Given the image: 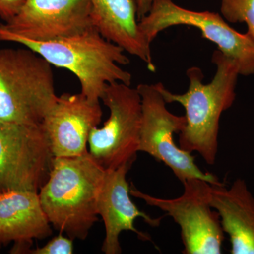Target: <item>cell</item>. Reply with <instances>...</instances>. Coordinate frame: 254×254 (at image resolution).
<instances>
[{
	"mask_svg": "<svg viewBox=\"0 0 254 254\" xmlns=\"http://www.w3.org/2000/svg\"><path fill=\"white\" fill-rule=\"evenodd\" d=\"M101 100L110 117L90 133L88 153L103 170L133 164L139 151L141 99L137 88L115 82L105 88Z\"/></svg>",
	"mask_w": 254,
	"mask_h": 254,
	"instance_id": "cell-5",
	"label": "cell"
},
{
	"mask_svg": "<svg viewBox=\"0 0 254 254\" xmlns=\"http://www.w3.org/2000/svg\"><path fill=\"white\" fill-rule=\"evenodd\" d=\"M90 0H26L6 31L30 41L48 42L93 27Z\"/></svg>",
	"mask_w": 254,
	"mask_h": 254,
	"instance_id": "cell-10",
	"label": "cell"
},
{
	"mask_svg": "<svg viewBox=\"0 0 254 254\" xmlns=\"http://www.w3.org/2000/svg\"><path fill=\"white\" fill-rule=\"evenodd\" d=\"M212 62L216 66V72L209 83H203V73L200 68L193 66L187 70L190 86L183 94L171 93L163 83H158L167 104L180 103L186 113V125L179 133V146L190 153H199L208 165L216 161L220 117L233 105L240 76L235 60L220 50L214 51Z\"/></svg>",
	"mask_w": 254,
	"mask_h": 254,
	"instance_id": "cell-1",
	"label": "cell"
},
{
	"mask_svg": "<svg viewBox=\"0 0 254 254\" xmlns=\"http://www.w3.org/2000/svg\"><path fill=\"white\" fill-rule=\"evenodd\" d=\"M100 103L90 101L81 93H64L46 115L42 125L55 158H69L88 151L90 133L101 123Z\"/></svg>",
	"mask_w": 254,
	"mask_h": 254,
	"instance_id": "cell-11",
	"label": "cell"
},
{
	"mask_svg": "<svg viewBox=\"0 0 254 254\" xmlns=\"http://www.w3.org/2000/svg\"><path fill=\"white\" fill-rule=\"evenodd\" d=\"M136 88L141 96L142 110L139 151L165 163L182 183L190 178L200 179L212 185L222 183L215 175L200 170L195 165V157L175 143L174 134L185 128L186 118L169 111L158 83H141Z\"/></svg>",
	"mask_w": 254,
	"mask_h": 254,
	"instance_id": "cell-7",
	"label": "cell"
},
{
	"mask_svg": "<svg viewBox=\"0 0 254 254\" xmlns=\"http://www.w3.org/2000/svg\"><path fill=\"white\" fill-rule=\"evenodd\" d=\"M136 5L138 21L149 12L153 0H133Z\"/></svg>",
	"mask_w": 254,
	"mask_h": 254,
	"instance_id": "cell-19",
	"label": "cell"
},
{
	"mask_svg": "<svg viewBox=\"0 0 254 254\" xmlns=\"http://www.w3.org/2000/svg\"><path fill=\"white\" fill-rule=\"evenodd\" d=\"M52 234L38 192L13 190L0 193V245L14 242L11 253H22L28 252L33 240L46 239Z\"/></svg>",
	"mask_w": 254,
	"mask_h": 254,
	"instance_id": "cell-13",
	"label": "cell"
},
{
	"mask_svg": "<svg viewBox=\"0 0 254 254\" xmlns=\"http://www.w3.org/2000/svg\"><path fill=\"white\" fill-rule=\"evenodd\" d=\"M105 170L88 151L54 158L49 177L38 194L51 225L74 240H86L98 221V196Z\"/></svg>",
	"mask_w": 254,
	"mask_h": 254,
	"instance_id": "cell-3",
	"label": "cell"
},
{
	"mask_svg": "<svg viewBox=\"0 0 254 254\" xmlns=\"http://www.w3.org/2000/svg\"><path fill=\"white\" fill-rule=\"evenodd\" d=\"M183 194L175 198H158L143 193L133 185L130 194L163 210L180 227L185 254H222L225 232L220 215L210 204L211 184L198 178L184 182Z\"/></svg>",
	"mask_w": 254,
	"mask_h": 254,
	"instance_id": "cell-6",
	"label": "cell"
},
{
	"mask_svg": "<svg viewBox=\"0 0 254 254\" xmlns=\"http://www.w3.org/2000/svg\"><path fill=\"white\" fill-rule=\"evenodd\" d=\"M54 158L42 123L0 120V193L39 192L49 177Z\"/></svg>",
	"mask_w": 254,
	"mask_h": 254,
	"instance_id": "cell-8",
	"label": "cell"
},
{
	"mask_svg": "<svg viewBox=\"0 0 254 254\" xmlns=\"http://www.w3.org/2000/svg\"><path fill=\"white\" fill-rule=\"evenodd\" d=\"M220 11L228 22L246 23V33L254 42V0H221Z\"/></svg>",
	"mask_w": 254,
	"mask_h": 254,
	"instance_id": "cell-16",
	"label": "cell"
},
{
	"mask_svg": "<svg viewBox=\"0 0 254 254\" xmlns=\"http://www.w3.org/2000/svg\"><path fill=\"white\" fill-rule=\"evenodd\" d=\"M93 26L108 41L136 57L155 72L151 49L138 24L133 0H90Z\"/></svg>",
	"mask_w": 254,
	"mask_h": 254,
	"instance_id": "cell-14",
	"label": "cell"
},
{
	"mask_svg": "<svg viewBox=\"0 0 254 254\" xmlns=\"http://www.w3.org/2000/svg\"><path fill=\"white\" fill-rule=\"evenodd\" d=\"M210 204L230 237L232 254H254V197L242 179L231 187L210 185Z\"/></svg>",
	"mask_w": 254,
	"mask_h": 254,
	"instance_id": "cell-15",
	"label": "cell"
},
{
	"mask_svg": "<svg viewBox=\"0 0 254 254\" xmlns=\"http://www.w3.org/2000/svg\"><path fill=\"white\" fill-rule=\"evenodd\" d=\"M0 41L22 45L52 66L71 71L80 82L82 94L93 103H100L110 83L131 84V73L121 67L130 63L125 50L108 41L94 26L66 38L36 42L10 33L0 23Z\"/></svg>",
	"mask_w": 254,
	"mask_h": 254,
	"instance_id": "cell-2",
	"label": "cell"
},
{
	"mask_svg": "<svg viewBox=\"0 0 254 254\" xmlns=\"http://www.w3.org/2000/svg\"><path fill=\"white\" fill-rule=\"evenodd\" d=\"M52 65L29 48H0V120L39 125L58 99Z\"/></svg>",
	"mask_w": 254,
	"mask_h": 254,
	"instance_id": "cell-4",
	"label": "cell"
},
{
	"mask_svg": "<svg viewBox=\"0 0 254 254\" xmlns=\"http://www.w3.org/2000/svg\"><path fill=\"white\" fill-rule=\"evenodd\" d=\"M132 164H126L115 170H105L98 196V215L103 218L105 237L102 252L105 254L122 253L120 235L123 231H131L143 240H150L146 234L134 227L136 218H141L152 227H158L162 218H153L138 210L130 198V187L127 175Z\"/></svg>",
	"mask_w": 254,
	"mask_h": 254,
	"instance_id": "cell-12",
	"label": "cell"
},
{
	"mask_svg": "<svg viewBox=\"0 0 254 254\" xmlns=\"http://www.w3.org/2000/svg\"><path fill=\"white\" fill-rule=\"evenodd\" d=\"M26 0H0V18L4 23L17 14Z\"/></svg>",
	"mask_w": 254,
	"mask_h": 254,
	"instance_id": "cell-18",
	"label": "cell"
},
{
	"mask_svg": "<svg viewBox=\"0 0 254 254\" xmlns=\"http://www.w3.org/2000/svg\"><path fill=\"white\" fill-rule=\"evenodd\" d=\"M138 24L150 44L167 28L193 26L200 30L203 38L215 43L222 54L235 60L241 76L254 74V42L247 33L242 34L229 26L217 13L185 9L173 0H153L149 12Z\"/></svg>",
	"mask_w": 254,
	"mask_h": 254,
	"instance_id": "cell-9",
	"label": "cell"
},
{
	"mask_svg": "<svg viewBox=\"0 0 254 254\" xmlns=\"http://www.w3.org/2000/svg\"><path fill=\"white\" fill-rule=\"evenodd\" d=\"M73 252V240L60 233L50 240L46 245L28 250L31 254H71Z\"/></svg>",
	"mask_w": 254,
	"mask_h": 254,
	"instance_id": "cell-17",
	"label": "cell"
}]
</instances>
